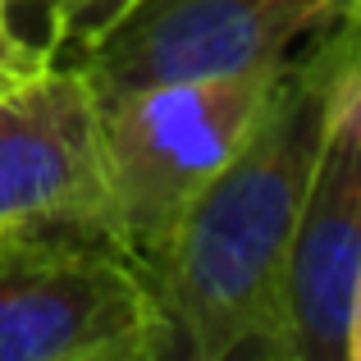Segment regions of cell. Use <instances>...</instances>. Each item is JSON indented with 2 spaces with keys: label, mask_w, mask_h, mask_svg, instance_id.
I'll return each mask as SVG.
<instances>
[{
  "label": "cell",
  "mask_w": 361,
  "mask_h": 361,
  "mask_svg": "<svg viewBox=\"0 0 361 361\" xmlns=\"http://www.w3.org/2000/svg\"><path fill=\"white\" fill-rule=\"evenodd\" d=\"M37 69H42V64H18V60H5V55H0V92H9L18 78H27V73H37Z\"/></svg>",
  "instance_id": "cell-9"
},
{
  "label": "cell",
  "mask_w": 361,
  "mask_h": 361,
  "mask_svg": "<svg viewBox=\"0 0 361 361\" xmlns=\"http://www.w3.org/2000/svg\"><path fill=\"white\" fill-rule=\"evenodd\" d=\"M353 73H361L357 14L320 32L302 60L283 64L238 151L192 197L165 261L151 274L169 357L224 361L265 353L293 220L329 133L338 87Z\"/></svg>",
  "instance_id": "cell-1"
},
{
  "label": "cell",
  "mask_w": 361,
  "mask_h": 361,
  "mask_svg": "<svg viewBox=\"0 0 361 361\" xmlns=\"http://www.w3.org/2000/svg\"><path fill=\"white\" fill-rule=\"evenodd\" d=\"M9 5H14V0H0V55H5V60H18V64H46V60H55L46 46H27V42H18V37H14V27H9Z\"/></svg>",
  "instance_id": "cell-8"
},
{
  "label": "cell",
  "mask_w": 361,
  "mask_h": 361,
  "mask_svg": "<svg viewBox=\"0 0 361 361\" xmlns=\"http://www.w3.org/2000/svg\"><path fill=\"white\" fill-rule=\"evenodd\" d=\"M0 238H60L123 252L101 160L97 92L64 60L0 92Z\"/></svg>",
  "instance_id": "cell-5"
},
{
  "label": "cell",
  "mask_w": 361,
  "mask_h": 361,
  "mask_svg": "<svg viewBox=\"0 0 361 361\" xmlns=\"http://www.w3.org/2000/svg\"><path fill=\"white\" fill-rule=\"evenodd\" d=\"M265 357H361V73L338 87L329 133L293 220Z\"/></svg>",
  "instance_id": "cell-6"
},
{
  "label": "cell",
  "mask_w": 361,
  "mask_h": 361,
  "mask_svg": "<svg viewBox=\"0 0 361 361\" xmlns=\"http://www.w3.org/2000/svg\"><path fill=\"white\" fill-rule=\"evenodd\" d=\"M279 73L283 64L233 78L151 82L97 101L101 160H106L119 243L147 274V283L165 261L169 238L192 197L238 151Z\"/></svg>",
  "instance_id": "cell-2"
},
{
  "label": "cell",
  "mask_w": 361,
  "mask_h": 361,
  "mask_svg": "<svg viewBox=\"0 0 361 361\" xmlns=\"http://www.w3.org/2000/svg\"><path fill=\"white\" fill-rule=\"evenodd\" d=\"M353 14L357 0H137L64 64L110 101L151 82L279 69L298 42Z\"/></svg>",
  "instance_id": "cell-4"
},
{
  "label": "cell",
  "mask_w": 361,
  "mask_h": 361,
  "mask_svg": "<svg viewBox=\"0 0 361 361\" xmlns=\"http://www.w3.org/2000/svg\"><path fill=\"white\" fill-rule=\"evenodd\" d=\"M169 329L115 247L0 238V361H156Z\"/></svg>",
  "instance_id": "cell-3"
},
{
  "label": "cell",
  "mask_w": 361,
  "mask_h": 361,
  "mask_svg": "<svg viewBox=\"0 0 361 361\" xmlns=\"http://www.w3.org/2000/svg\"><path fill=\"white\" fill-rule=\"evenodd\" d=\"M46 5V51L55 60H69L82 46H92L119 14H128L137 0H42Z\"/></svg>",
  "instance_id": "cell-7"
}]
</instances>
